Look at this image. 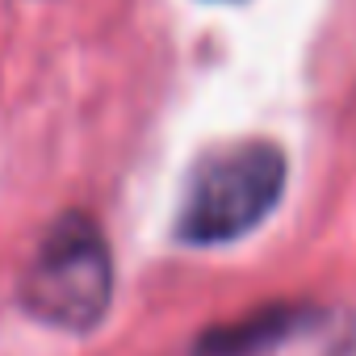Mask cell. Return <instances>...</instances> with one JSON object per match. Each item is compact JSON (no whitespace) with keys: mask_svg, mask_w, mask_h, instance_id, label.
Here are the masks:
<instances>
[{"mask_svg":"<svg viewBox=\"0 0 356 356\" xmlns=\"http://www.w3.org/2000/svg\"><path fill=\"white\" fill-rule=\"evenodd\" d=\"M17 298L47 327L63 331L97 327L113 298V260L97 222L84 214L59 218L38 243L30 268L22 273Z\"/></svg>","mask_w":356,"mask_h":356,"instance_id":"2","label":"cell"},{"mask_svg":"<svg viewBox=\"0 0 356 356\" xmlns=\"http://www.w3.org/2000/svg\"><path fill=\"white\" fill-rule=\"evenodd\" d=\"M285 189V155L273 143H231L210 151L181 202L176 235L185 243H227L268 218Z\"/></svg>","mask_w":356,"mask_h":356,"instance_id":"1","label":"cell"}]
</instances>
